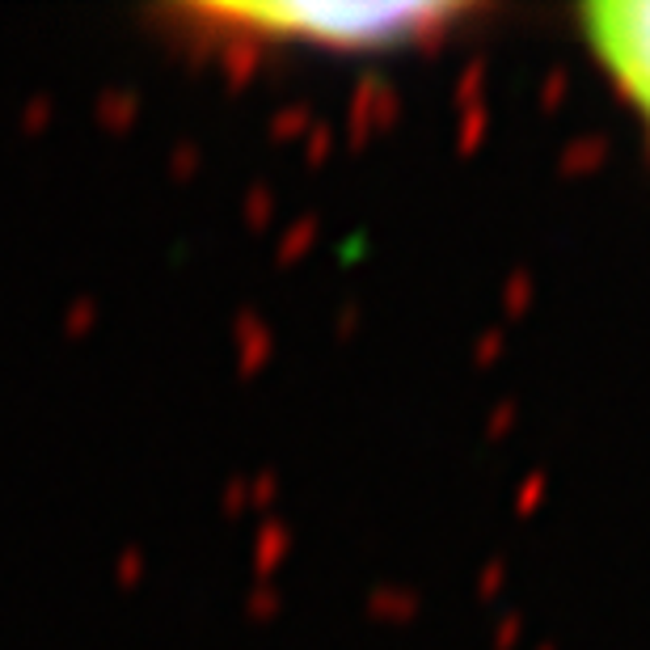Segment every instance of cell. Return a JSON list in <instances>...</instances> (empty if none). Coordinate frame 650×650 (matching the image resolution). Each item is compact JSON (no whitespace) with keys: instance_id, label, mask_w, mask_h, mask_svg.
Wrapping results in <instances>:
<instances>
[{"instance_id":"cell-1","label":"cell","mask_w":650,"mask_h":650,"mask_svg":"<svg viewBox=\"0 0 650 650\" xmlns=\"http://www.w3.org/2000/svg\"><path fill=\"white\" fill-rule=\"evenodd\" d=\"M460 4H203L194 17L220 39H279L313 47H393L448 30Z\"/></svg>"},{"instance_id":"cell-2","label":"cell","mask_w":650,"mask_h":650,"mask_svg":"<svg viewBox=\"0 0 650 650\" xmlns=\"http://www.w3.org/2000/svg\"><path fill=\"white\" fill-rule=\"evenodd\" d=\"M587 39L625 98L650 118V0H609L583 13Z\"/></svg>"}]
</instances>
